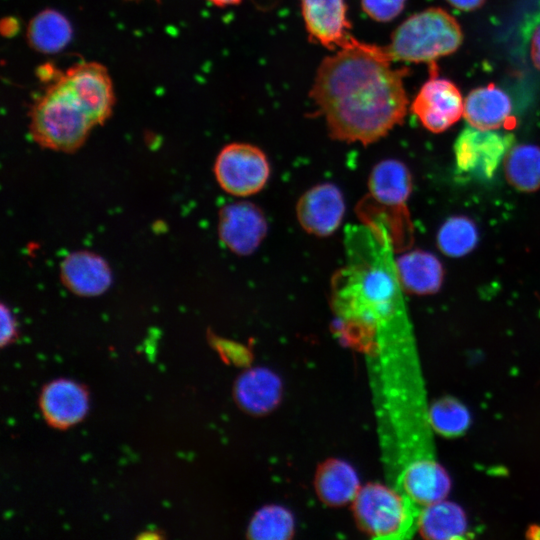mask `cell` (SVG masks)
<instances>
[{
  "instance_id": "obj_15",
  "label": "cell",
  "mask_w": 540,
  "mask_h": 540,
  "mask_svg": "<svg viewBox=\"0 0 540 540\" xmlns=\"http://www.w3.org/2000/svg\"><path fill=\"white\" fill-rule=\"evenodd\" d=\"M60 274L63 284L80 296L102 294L112 282L107 262L99 255L87 251L69 254L61 263Z\"/></svg>"
},
{
  "instance_id": "obj_32",
  "label": "cell",
  "mask_w": 540,
  "mask_h": 540,
  "mask_svg": "<svg viewBox=\"0 0 540 540\" xmlns=\"http://www.w3.org/2000/svg\"><path fill=\"white\" fill-rule=\"evenodd\" d=\"M209 3L217 7H227L232 5H238L242 0H207Z\"/></svg>"
},
{
  "instance_id": "obj_12",
  "label": "cell",
  "mask_w": 540,
  "mask_h": 540,
  "mask_svg": "<svg viewBox=\"0 0 540 540\" xmlns=\"http://www.w3.org/2000/svg\"><path fill=\"white\" fill-rule=\"evenodd\" d=\"M39 408L51 427L67 429L84 419L89 410V393L84 385L59 378L45 384L39 395Z\"/></svg>"
},
{
  "instance_id": "obj_30",
  "label": "cell",
  "mask_w": 540,
  "mask_h": 540,
  "mask_svg": "<svg viewBox=\"0 0 540 540\" xmlns=\"http://www.w3.org/2000/svg\"><path fill=\"white\" fill-rule=\"evenodd\" d=\"M453 7L464 10L471 11L479 8L485 0H446Z\"/></svg>"
},
{
  "instance_id": "obj_9",
  "label": "cell",
  "mask_w": 540,
  "mask_h": 540,
  "mask_svg": "<svg viewBox=\"0 0 540 540\" xmlns=\"http://www.w3.org/2000/svg\"><path fill=\"white\" fill-rule=\"evenodd\" d=\"M268 223L263 210L250 201H237L221 208L218 235L234 254H253L265 239Z\"/></svg>"
},
{
  "instance_id": "obj_16",
  "label": "cell",
  "mask_w": 540,
  "mask_h": 540,
  "mask_svg": "<svg viewBox=\"0 0 540 540\" xmlns=\"http://www.w3.org/2000/svg\"><path fill=\"white\" fill-rule=\"evenodd\" d=\"M233 395L238 406L252 415H265L276 408L282 396L280 378L266 368H252L236 379Z\"/></svg>"
},
{
  "instance_id": "obj_3",
  "label": "cell",
  "mask_w": 540,
  "mask_h": 540,
  "mask_svg": "<svg viewBox=\"0 0 540 540\" xmlns=\"http://www.w3.org/2000/svg\"><path fill=\"white\" fill-rule=\"evenodd\" d=\"M29 119L32 139L41 147L60 152L79 149L95 127L77 97L59 78V71L34 101Z\"/></svg>"
},
{
  "instance_id": "obj_7",
  "label": "cell",
  "mask_w": 540,
  "mask_h": 540,
  "mask_svg": "<svg viewBox=\"0 0 540 540\" xmlns=\"http://www.w3.org/2000/svg\"><path fill=\"white\" fill-rule=\"evenodd\" d=\"M514 136L495 130L465 127L454 143L457 171L471 178L488 180L513 146Z\"/></svg>"
},
{
  "instance_id": "obj_21",
  "label": "cell",
  "mask_w": 540,
  "mask_h": 540,
  "mask_svg": "<svg viewBox=\"0 0 540 540\" xmlns=\"http://www.w3.org/2000/svg\"><path fill=\"white\" fill-rule=\"evenodd\" d=\"M73 37L67 17L55 9L37 13L27 26L26 38L31 48L39 53L52 54L63 50Z\"/></svg>"
},
{
  "instance_id": "obj_19",
  "label": "cell",
  "mask_w": 540,
  "mask_h": 540,
  "mask_svg": "<svg viewBox=\"0 0 540 540\" xmlns=\"http://www.w3.org/2000/svg\"><path fill=\"white\" fill-rule=\"evenodd\" d=\"M400 490L417 506L440 501L448 489L449 480L436 461L412 463L400 471Z\"/></svg>"
},
{
  "instance_id": "obj_24",
  "label": "cell",
  "mask_w": 540,
  "mask_h": 540,
  "mask_svg": "<svg viewBox=\"0 0 540 540\" xmlns=\"http://www.w3.org/2000/svg\"><path fill=\"white\" fill-rule=\"evenodd\" d=\"M478 239L475 223L462 215L448 218L439 228L436 237L438 249L452 258L470 253L476 247Z\"/></svg>"
},
{
  "instance_id": "obj_20",
  "label": "cell",
  "mask_w": 540,
  "mask_h": 540,
  "mask_svg": "<svg viewBox=\"0 0 540 540\" xmlns=\"http://www.w3.org/2000/svg\"><path fill=\"white\" fill-rule=\"evenodd\" d=\"M314 487L320 501L331 507L353 502L361 488L354 468L340 459H330L320 465Z\"/></svg>"
},
{
  "instance_id": "obj_18",
  "label": "cell",
  "mask_w": 540,
  "mask_h": 540,
  "mask_svg": "<svg viewBox=\"0 0 540 540\" xmlns=\"http://www.w3.org/2000/svg\"><path fill=\"white\" fill-rule=\"evenodd\" d=\"M509 96L494 84L472 90L464 100V117L475 128L496 130L510 118Z\"/></svg>"
},
{
  "instance_id": "obj_13",
  "label": "cell",
  "mask_w": 540,
  "mask_h": 540,
  "mask_svg": "<svg viewBox=\"0 0 540 540\" xmlns=\"http://www.w3.org/2000/svg\"><path fill=\"white\" fill-rule=\"evenodd\" d=\"M299 1L306 31L313 42L336 51L353 38L345 0Z\"/></svg>"
},
{
  "instance_id": "obj_27",
  "label": "cell",
  "mask_w": 540,
  "mask_h": 540,
  "mask_svg": "<svg viewBox=\"0 0 540 540\" xmlns=\"http://www.w3.org/2000/svg\"><path fill=\"white\" fill-rule=\"evenodd\" d=\"M406 0H361L364 13L374 21L389 22L404 9Z\"/></svg>"
},
{
  "instance_id": "obj_25",
  "label": "cell",
  "mask_w": 540,
  "mask_h": 540,
  "mask_svg": "<svg viewBox=\"0 0 540 540\" xmlns=\"http://www.w3.org/2000/svg\"><path fill=\"white\" fill-rule=\"evenodd\" d=\"M294 526V518L289 510L278 505H268L253 515L247 536L256 540H285L292 537Z\"/></svg>"
},
{
  "instance_id": "obj_1",
  "label": "cell",
  "mask_w": 540,
  "mask_h": 540,
  "mask_svg": "<svg viewBox=\"0 0 540 540\" xmlns=\"http://www.w3.org/2000/svg\"><path fill=\"white\" fill-rule=\"evenodd\" d=\"M392 62L384 46L354 37L321 61L310 96L332 139L366 146L403 122L407 70Z\"/></svg>"
},
{
  "instance_id": "obj_6",
  "label": "cell",
  "mask_w": 540,
  "mask_h": 540,
  "mask_svg": "<svg viewBox=\"0 0 540 540\" xmlns=\"http://www.w3.org/2000/svg\"><path fill=\"white\" fill-rule=\"evenodd\" d=\"M266 153L256 145L233 142L224 146L214 163L219 186L228 194L247 197L260 192L270 178Z\"/></svg>"
},
{
  "instance_id": "obj_29",
  "label": "cell",
  "mask_w": 540,
  "mask_h": 540,
  "mask_svg": "<svg viewBox=\"0 0 540 540\" xmlns=\"http://www.w3.org/2000/svg\"><path fill=\"white\" fill-rule=\"evenodd\" d=\"M531 58L534 66L540 70V26L535 30L532 36Z\"/></svg>"
},
{
  "instance_id": "obj_4",
  "label": "cell",
  "mask_w": 540,
  "mask_h": 540,
  "mask_svg": "<svg viewBox=\"0 0 540 540\" xmlns=\"http://www.w3.org/2000/svg\"><path fill=\"white\" fill-rule=\"evenodd\" d=\"M462 40L458 21L444 9L432 7L403 21L384 47L393 61L424 63L455 52Z\"/></svg>"
},
{
  "instance_id": "obj_14",
  "label": "cell",
  "mask_w": 540,
  "mask_h": 540,
  "mask_svg": "<svg viewBox=\"0 0 540 540\" xmlns=\"http://www.w3.org/2000/svg\"><path fill=\"white\" fill-rule=\"evenodd\" d=\"M370 199L391 211L406 210L412 191V176L408 167L397 159H385L375 164L368 175Z\"/></svg>"
},
{
  "instance_id": "obj_10",
  "label": "cell",
  "mask_w": 540,
  "mask_h": 540,
  "mask_svg": "<svg viewBox=\"0 0 540 540\" xmlns=\"http://www.w3.org/2000/svg\"><path fill=\"white\" fill-rule=\"evenodd\" d=\"M345 212L344 195L338 186L330 182L310 187L296 203L300 227L316 237L332 235L341 226Z\"/></svg>"
},
{
  "instance_id": "obj_31",
  "label": "cell",
  "mask_w": 540,
  "mask_h": 540,
  "mask_svg": "<svg viewBox=\"0 0 540 540\" xmlns=\"http://www.w3.org/2000/svg\"><path fill=\"white\" fill-rule=\"evenodd\" d=\"M19 29L18 21L14 18L8 17L2 19L1 32L4 36H11L15 34Z\"/></svg>"
},
{
  "instance_id": "obj_28",
  "label": "cell",
  "mask_w": 540,
  "mask_h": 540,
  "mask_svg": "<svg viewBox=\"0 0 540 540\" xmlns=\"http://www.w3.org/2000/svg\"><path fill=\"white\" fill-rule=\"evenodd\" d=\"M17 328L16 322L10 309L5 305H1V336L0 345L5 347L16 339Z\"/></svg>"
},
{
  "instance_id": "obj_11",
  "label": "cell",
  "mask_w": 540,
  "mask_h": 540,
  "mask_svg": "<svg viewBox=\"0 0 540 540\" xmlns=\"http://www.w3.org/2000/svg\"><path fill=\"white\" fill-rule=\"evenodd\" d=\"M412 113L430 132L440 133L456 123L464 113L459 89L450 80L432 77L411 104Z\"/></svg>"
},
{
  "instance_id": "obj_23",
  "label": "cell",
  "mask_w": 540,
  "mask_h": 540,
  "mask_svg": "<svg viewBox=\"0 0 540 540\" xmlns=\"http://www.w3.org/2000/svg\"><path fill=\"white\" fill-rule=\"evenodd\" d=\"M417 529L426 538H456L465 533L466 521L455 505L437 501L420 509Z\"/></svg>"
},
{
  "instance_id": "obj_22",
  "label": "cell",
  "mask_w": 540,
  "mask_h": 540,
  "mask_svg": "<svg viewBox=\"0 0 540 540\" xmlns=\"http://www.w3.org/2000/svg\"><path fill=\"white\" fill-rule=\"evenodd\" d=\"M507 182L520 192L540 189V147L533 144L513 145L503 160Z\"/></svg>"
},
{
  "instance_id": "obj_17",
  "label": "cell",
  "mask_w": 540,
  "mask_h": 540,
  "mask_svg": "<svg viewBox=\"0 0 540 540\" xmlns=\"http://www.w3.org/2000/svg\"><path fill=\"white\" fill-rule=\"evenodd\" d=\"M395 271L404 292L428 295L439 291L444 277L439 259L423 250H413L394 259Z\"/></svg>"
},
{
  "instance_id": "obj_2",
  "label": "cell",
  "mask_w": 540,
  "mask_h": 540,
  "mask_svg": "<svg viewBox=\"0 0 540 540\" xmlns=\"http://www.w3.org/2000/svg\"><path fill=\"white\" fill-rule=\"evenodd\" d=\"M374 261H355L340 269L332 282V301L338 318L361 331L390 329L408 322L403 289L388 253Z\"/></svg>"
},
{
  "instance_id": "obj_8",
  "label": "cell",
  "mask_w": 540,
  "mask_h": 540,
  "mask_svg": "<svg viewBox=\"0 0 540 540\" xmlns=\"http://www.w3.org/2000/svg\"><path fill=\"white\" fill-rule=\"evenodd\" d=\"M59 78L74 93L95 126L109 119L115 93L111 76L103 64L79 62L64 72L59 71Z\"/></svg>"
},
{
  "instance_id": "obj_5",
  "label": "cell",
  "mask_w": 540,
  "mask_h": 540,
  "mask_svg": "<svg viewBox=\"0 0 540 540\" xmlns=\"http://www.w3.org/2000/svg\"><path fill=\"white\" fill-rule=\"evenodd\" d=\"M420 507L403 492L382 484H368L353 500L359 527L376 539H402L417 529Z\"/></svg>"
},
{
  "instance_id": "obj_26",
  "label": "cell",
  "mask_w": 540,
  "mask_h": 540,
  "mask_svg": "<svg viewBox=\"0 0 540 540\" xmlns=\"http://www.w3.org/2000/svg\"><path fill=\"white\" fill-rule=\"evenodd\" d=\"M430 426L439 434L455 436L461 434L469 423L467 410L452 399H443L429 410Z\"/></svg>"
}]
</instances>
